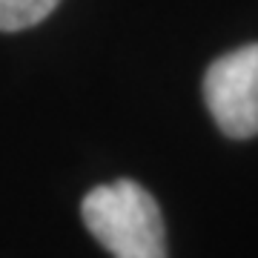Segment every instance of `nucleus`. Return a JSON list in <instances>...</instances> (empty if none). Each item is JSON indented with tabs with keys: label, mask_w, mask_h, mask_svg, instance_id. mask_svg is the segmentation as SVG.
Returning <instances> with one entry per match:
<instances>
[{
	"label": "nucleus",
	"mask_w": 258,
	"mask_h": 258,
	"mask_svg": "<svg viewBox=\"0 0 258 258\" xmlns=\"http://www.w3.org/2000/svg\"><path fill=\"white\" fill-rule=\"evenodd\" d=\"M81 218L112 258H166V227L152 195L129 178L83 195Z\"/></svg>",
	"instance_id": "nucleus-1"
},
{
	"label": "nucleus",
	"mask_w": 258,
	"mask_h": 258,
	"mask_svg": "<svg viewBox=\"0 0 258 258\" xmlns=\"http://www.w3.org/2000/svg\"><path fill=\"white\" fill-rule=\"evenodd\" d=\"M204 101L215 126L232 141L258 135V43L212 60L204 75Z\"/></svg>",
	"instance_id": "nucleus-2"
},
{
	"label": "nucleus",
	"mask_w": 258,
	"mask_h": 258,
	"mask_svg": "<svg viewBox=\"0 0 258 258\" xmlns=\"http://www.w3.org/2000/svg\"><path fill=\"white\" fill-rule=\"evenodd\" d=\"M60 0H0V32H23L37 26L57 9Z\"/></svg>",
	"instance_id": "nucleus-3"
}]
</instances>
